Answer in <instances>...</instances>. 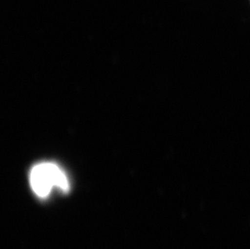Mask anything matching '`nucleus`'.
Wrapping results in <instances>:
<instances>
[{"label":"nucleus","instance_id":"obj_1","mask_svg":"<svg viewBox=\"0 0 250 249\" xmlns=\"http://www.w3.org/2000/svg\"><path fill=\"white\" fill-rule=\"evenodd\" d=\"M29 182L36 195L42 198H47L55 187L63 193L70 189L65 172L54 163H41L35 165L31 170Z\"/></svg>","mask_w":250,"mask_h":249}]
</instances>
